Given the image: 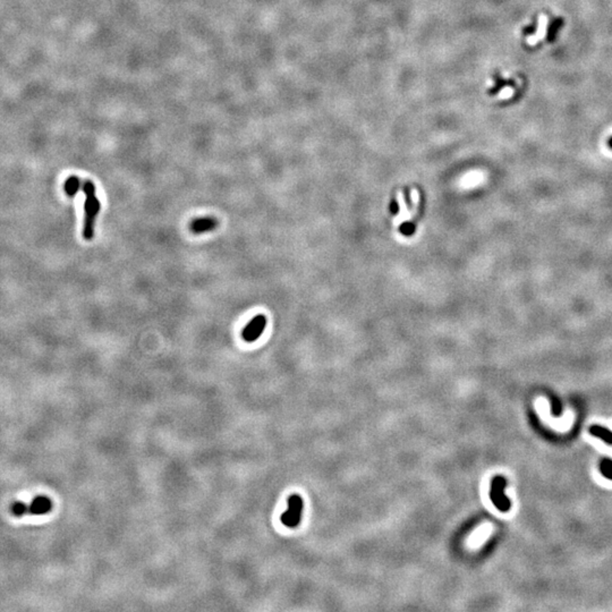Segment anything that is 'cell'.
Wrapping results in <instances>:
<instances>
[{
    "mask_svg": "<svg viewBox=\"0 0 612 612\" xmlns=\"http://www.w3.org/2000/svg\"><path fill=\"white\" fill-rule=\"evenodd\" d=\"M79 184H81V181L77 176H71L66 179L64 185V189L65 193L69 196V198H74L76 195V193L78 192L79 189Z\"/></svg>",
    "mask_w": 612,
    "mask_h": 612,
    "instance_id": "obj_8",
    "label": "cell"
},
{
    "mask_svg": "<svg viewBox=\"0 0 612 612\" xmlns=\"http://www.w3.org/2000/svg\"><path fill=\"white\" fill-rule=\"evenodd\" d=\"M590 433L594 437L600 438L601 440L607 442L608 445H612V432L608 430L607 427H601V425H592L590 427Z\"/></svg>",
    "mask_w": 612,
    "mask_h": 612,
    "instance_id": "obj_7",
    "label": "cell"
},
{
    "mask_svg": "<svg viewBox=\"0 0 612 612\" xmlns=\"http://www.w3.org/2000/svg\"><path fill=\"white\" fill-rule=\"evenodd\" d=\"M548 25H549V19L548 16L542 14V15L538 16V30L535 34L533 36H530L526 37L527 44L530 46H535L538 44L540 41H542L546 36V31H548Z\"/></svg>",
    "mask_w": 612,
    "mask_h": 612,
    "instance_id": "obj_6",
    "label": "cell"
},
{
    "mask_svg": "<svg viewBox=\"0 0 612 612\" xmlns=\"http://www.w3.org/2000/svg\"><path fill=\"white\" fill-rule=\"evenodd\" d=\"M82 189L85 194L84 203V226H83V237L86 241H91L94 237V227L96 217L101 209L99 199L96 198L95 185L92 181H85L82 185Z\"/></svg>",
    "mask_w": 612,
    "mask_h": 612,
    "instance_id": "obj_1",
    "label": "cell"
},
{
    "mask_svg": "<svg viewBox=\"0 0 612 612\" xmlns=\"http://www.w3.org/2000/svg\"><path fill=\"white\" fill-rule=\"evenodd\" d=\"M552 411L556 416H559L561 413V405H560L559 400H556V398H552Z\"/></svg>",
    "mask_w": 612,
    "mask_h": 612,
    "instance_id": "obj_11",
    "label": "cell"
},
{
    "mask_svg": "<svg viewBox=\"0 0 612 612\" xmlns=\"http://www.w3.org/2000/svg\"><path fill=\"white\" fill-rule=\"evenodd\" d=\"M303 499L298 494H292L288 498V509L281 515V523L288 528H295L299 525L302 518Z\"/></svg>",
    "mask_w": 612,
    "mask_h": 612,
    "instance_id": "obj_3",
    "label": "cell"
},
{
    "mask_svg": "<svg viewBox=\"0 0 612 612\" xmlns=\"http://www.w3.org/2000/svg\"><path fill=\"white\" fill-rule=\"evenodd\" d=\"M390 211H391L392 214H396L397 212H398V204H397L396 202H392L391 205H390Z\"/></svg>",
    "mask_w": 612,
    "mask_h": 612,
    "instance_id": "obj_13",
    "label": "cell"
},
{
    "mask_svg": "<svg viewBox=\"0 0 612 612\" xmlns=\"http://www.w3.org/2000/svg\"><path fill=\"white\" fill-rule=\"evenodd\" d=\"M400 231L402 234L405 235V236H411L415 233V226L411 223H405L402 224L400 227Z\"/></svg>",
    "mask_w": 612,
    "mask_h": 612,
    "instance_id": "obj_10",
    "label": "cell"
},
{
    "mask_svg": "<svg viewBox=\"0 0 612 612\" xmlns=\"http://www.w3.org/2000/svg\"><path fill=\"white\" fill-rule=\"evenodd\" d=\"M609 145H610V147L612 148V138H611V140L609 141Z\"/></svg>",
    "mask_w": 612,
    "mask_h": 612,
    "instance_id": "obj_14",
    "label": "cell"
},
{
    "mask_svg": "<svg viewBox=\"0 0 612 612\" xmlns=\"http://www.w3.org/2000/svg\"><path fill=\"white\" fill-rule=\"evenodd\" d=\"M507 486V480L503 476L497 475L492 479L490 490V499L498 510L507 513L511 508V502L504 494Z\"/></svg>",
    "mask_w": 612,
    "mask_h": 612,
    "instance_id": "obj_2",
    "label": "cell"
},
{
    "mask_svg": "<svg viewBox=\"0 0 612 612\" xmlns=\"http://www.w3.org/2000/svg\"><path fill=\"white\" fill-rule=\"evenodd\" d=\"M514 94V90L511 88H504L502 91L499 93V98L500 99H508L510 98L511 95Z\"/></svg>",
    "mask_w": 612,
    "mask_h": 612,
    "instance_id": "obj_12",
    "label": "cell"
},
{
    "mask_svg": "<svg viewBox=\"0 0 612 612\" xmlns=\"http://www.w3.org/2000/svg\"><path fill=\"white\" fill-rule=\"evenodd\" d=\"M600 472L606 479L612 480V459L603 458L600 462Z\"/></svg>",
    "mask_w": 612,
    "mask_h": 612,
    "instance_id": "obj_9",
    "label": "cell"
},
{
    "mask_svg": "<svg viewBox=\"0 0 612 612\" xmlns=\"http://www.w3.org/2000/svg\"><path fill=\"white\" fill-rule=\"evenodd\" d=\"M218 224H219V221L216 218L203 217L192 220L191 224H189V229L194 234H203L207 233V231L214 230L218 227Z\"/></svg>",
    "mask_w": 612,
    "mask_h": 612,
    "instance_id": "obj_5",
    "label": "cell"
},
{
    "mask_svg": "<svg viewBox=\"0 0 612 612\" xmlns=\"http://www.w3.org/2000/svg\"><path fill=\"white\" fill-rule=\"evenodd\" d=\"M265 326H267V317L264 315H257L244 328L241 337L246 342H254L262 336Z\"/></svg>",
    "mask_w": 612,
    "mask_h": 612,
    "instance_id": "obj_4",
    "label": "cell"
}]
</instances>
